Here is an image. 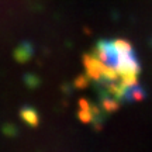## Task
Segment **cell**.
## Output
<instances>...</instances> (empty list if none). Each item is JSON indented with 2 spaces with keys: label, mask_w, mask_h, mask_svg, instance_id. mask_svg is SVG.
<instances>
[{
  "label": "cell",
  "mask_w": 152,
  "mask_h": 152,
  "mask_svg": "<svg viewBox=\"0 0 152 152\" xmlns=\"http://www.w3.org/2000/svg\"><path fill=\"white\" fill-rule=\"evenodd\" d=\"M85 71L99 87L103 107L113 113L121 103L140 102L144 92L140 85L141 62L125 39H102L85 55Z\"/></svg>",
  "instance_id": "6da1fadb"
}]
</instances>
